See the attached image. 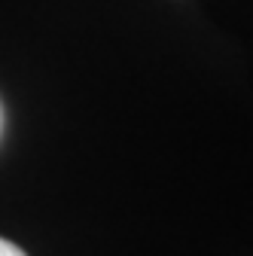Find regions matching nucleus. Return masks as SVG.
I'll return each mask as SVG.
<instances>
[{
    "instance_id": "obj_1",
    "label": "nucleus",
    "mask_w": 253,
    "mask_h": 256,
    "mask_svg": "<svg viewBox=\"0 0 253 256\" xmlns=\"http://www.w3.org/2000/svg\"><path fill=\"white\" fill-rule=\"evenodd\" d=\"M0 256H28L22 247H16L12 241H6V238H0Z\"/></svg>"
}]
</instances>
